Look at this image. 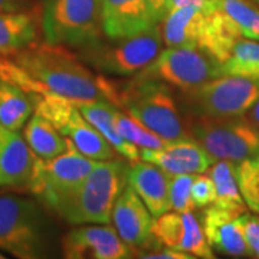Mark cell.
Listing matches in <instances>:
<instances>
[{"label": "cell", "instance_id": "1", "mask_svg": "<svg viewBox=\"0 0 259 259\" xmlns=\"http://www.w3.org/2000/svg\"><path fill=\"white\" fill-rule=\"evenodd\" d=\"M40 83L47 93H54L74 101H88L104 97L100 76L81 62L79 55L64 45L36 42L10 56Z\"/></svg>", "mask_w": 259, "mask_h": 259}, {"label": "cell", "instance_id": "2", "mask_svg": "<svg viewBox=\"0 0 259 259\" xmlns=\"http://www.w3.org/2000/svg\"><path fill=\"white\" fill-rule=\"evenodd\" d=\"M101 88L105 98L125 108L130 115L166 141L193 139L167 83L133 78L122 88H118L117 83L102 76Z\"/></svg>", "mask_w": 259, "mask_h": 259}, {"label": "cell", "instance_id": "3", "mask_svg": "<svg viewBox=\"0 0 259 259\" xmlns=\"http://www.w3.org/2000/svg\"><path fill=\"white\" fill-rule=\"evenodd\" d=\"M128 167L117 158L97 161L55 212L72 225L110 223L115 200L128 185Z\"/></svg>", "mask_w": 259, "mask_h": 259}, {"label": "cell", "instance_id": "4", "mask_svg": "<svg viewBox=\"0 0 259 259\" xmlns=\"http://www.w3.org/2000/svg\"><path fill=\"white\" fill-rule=\"evenodd\" d=\"M0 249L19 259L51 256L52 242L44 209L23 196H0Z\"/></svg>", "mask_w": 259, "mask_h": 259}, {"label": "cell", "instance_id": "5", "mask_svg": "<svg viewBox=\"0 0 259 259\" xmlns=\"http://www.w3.org/2000/svg\"><path fill=\"white\" fill-rule=\"evenodd\" d=\"M47 42L87 48L102 40V0H47L40 13Z\"/></svg>", "mask_w": 259, "mask_h": 259}, {"label": "cell", "instance_id": "6", "mask_svg": "<svg viewBox=\"0 0 259 259\" xmlns=\"http://www.w3.org/2000/svg\"><path fill=\"white\" fill-rule=\"evenodd\" d=\"M192 137L199 141L216 161L241 163L259 156V131L239 117H196L189 122Z\"/></svg>", "mask_w": 259, "mask_h": 259}, {"label": "cell", "instance_id": "7", "mask_svg": "<svg viewBox=\"0 0 259 259\" xmlns=\"http://www.w3.org/2000/svg\"><path fill=\"white\" fill-rule=\"evenodd\" d=\"M163 35L160 25L134 36L115 39L112 44L98 42L83 48L81 59L102 74L136 75L161 52Z\"/></svg>", "mask_w": 259, "mask_h": 259}, {"label": "cell", "instance_id": "8", "mask_svg": "<svg viewBox=\"0 0 259 259\" xmlns=\"http://www.w3.org/2000/svg\"><path fill=\"white\" fill-rule=\"evenodd\" d=\"M68 139L76 151L97 161L115 158V150L78 110L76 102L54 93L37 94L36 110Z\"/></svg>", "mask_w": 259, "mask_h": 259}, {"label": "cell", "instance_id": "9", "mask_svg": "<svg viewBox=\"0 0 259 259\" xmlns=\"http://www.w3.org/2000/svg\"><path fill=\"white\" fill-rule=\"evenodd\" d=\"M187 107L196 117H239L259 98V81L238 75H219L185 91Z\"/></svg>", "mask_w": 259, "mask_h": 259}, {"label": "cell", "instance_id": "10", "mask_svg": "<svg viewBox=\"0 0 259 259\" xmlns=\"http://www.w3.org/2000/svg\"><path fill=\"white\" fill-rule=\"evenodd\" d=\"M95 164L97 160L83 156L75 148L48 160L37 157L26 190L45 207L55 212Z\"/></svg>", "mask_w": 259, "mask_h": 259}, {"label": "cell", "instance_id": "11", "mask_svg": "<svg viewBox=\"0 0 259 259\" xmlns=\"http://www.w3.org/2000/svg\"><path fill=\"white\" fill-rule=\"evenodd\" d=\"M221 65L206 52L193 47H168L153 62L143 68L134 79L160 81L183 93L221 75Z\"/></svg>", "mask_w": 259, "mask_h": 259}, {"label": "cell", "instance_id": "12", "mask_svg": "<svg viewBox=\"0 0 259 259\" xmlns=\"http://www.w3.org/2000/svg\"><path fill=\"white\" fill-rule=\"evenodd\" d=\"M62 253L68 259L131 258V246L121 239L115 228L107 223L74 228L62 238Z\"/></svg>", "mask_w": 259, "mask_h": 259}, {"label": "cell", "instance_id": "13", "mask_svg": "<svg viewBox=\"0 0 259 259\" xmlns=\"http://www.w3.org/2000/svg\"><path fill=\"white\" fill-rule=\"evenodd\" d=\"M151 232L160 246L182 250L194 258H214L212 246L204 238L200 221L192 210L160 214L153 223Z\"/></svg>", "mask_w": 259, "mask_h": 259}, {"label": "cell", "instance_id": "14", "mask_svg": "<svg viewBox=\"0 0 259 259\" xmlns=\"http://www.w3.org/2000/svg\"><path fill=\"white\" fill-rule=\"evenodd\" d=\"M111 219L121 239L131 248L146 249L158 245L151 232L154 223L153 214L130 185L117 197Z\"/></svg>", "mask_w": 259, "mask_h": 259}, {"label": "cell", "instance_id": "15", "mask_svg": "<svg viewBox=\"0 0 259 259\" xmlns=\"http://www.w3.org/2000/svg\"><path fill=\"white\" fill-rule=\"evenodd\" d=\"M158 23L151 0H102V29L111 40L134 36Z\"/></svg>", "mask_w": 259, "mask_h": 259}, {"label": "cell", "instance_id": "16", "mask_svg": "<svg viewBox=\"0 0 259 259\" xmlns=\"http://www.w3.org/2000/svg\"><path fill=\"white\" fill-rule=\"evenodd\" d=\"M243 214L245 212H233L216 204L204 207L199 221L212 249L233 258L249 256L243 233Z\"/></svg>", "mask_w": 259, "mask_h": 259}, {"label": "cell", "instance_id": "17", "mask_svg": "<svg viewBox=\"0 0 259 259\" xmlns=\"http://www.w3.org/2000/svg\"><path fill=\"white\" fill-rule=\"evenodd\" d=\"M140 158L163 168L168 175L206 173L214 163L212 156L194 139L167 141L157 150H140Z\"/></svg>", "mask_w": 259, "mask_h": 259}, {"label": "cell", "instance_id": "18", "mask_svg": "<svg viewBox=\"0 0 259 259\" xmlns=\"http://www.w3.org/2000/svg\"><path fill=\"white\" fill-rule=\"evenodd\" d=\"M36 158L19 131L0 125V187L26 190Z\"/></svg>", "mask_w": 259, "mask_h": 259}, {"label": "cell", "instance_id": "19", "mask_svg": "<svg viewBox=\"0 0 259 259\" xmlns=\"http://www.w3.org/2000/svg\"><path fill=\"white\" fill-rule=\"evenodd\" d=\"M128 185L136 190L154 218L170 210V175L147 161H136L128 167Z\"/></svg>", "mask_w": 259, "mask_h": 259}, {"label": "cell", "instance_id": "20", "mask_svg": "<svg viewBox=\"0 0 259 259\" xmlns=\"http://www.w3.org/2000/svg\"><path fill=\"white\" fill-rule=\"evenodd\" d=\"M78 110L82 115L93 124L95 128L101 133L105 140L112 146V148L127 158L130 163H136L140 160V150L137 146L130 143L120 134L115 124V112L117 105L108 98L101 97L88 101H75Z\"/></svg>", "mask_w": 259, "mask_h": 259}, {"label": "cell", "instance_id": "21", "mask_svg": "<svg viewBox=\"0 0 259 259\" xmlns=\"http://www.w3.org/2000/svg\"><path fill=\"white\" fill-rule=\"evenodd\" d=\"M216 8L189 5L171 10L160 23L163 42L167 47L197 48L207 13Z\"/></svg>", "mask_w": 259, "mask_h": 259}, {"label": "cell", "instance_id": "22", "mask_svg": "<svg viewBox=\"0 0 259 259\" xmlns=\"http://www.w3.org/2000/svg\"><path fill=\"white\" fill-rule=\"evenodd\" d=\"M40 19L32 12H0V54L12 56L39 42Z\"/></svg>", "mask_w": 259, "mask_h": 259}, {"label": "cell", "instance_id": "23", "mask_svg": "<svg viewBox=\"0 0 259 259\" xmlns=\"http://www.w3.org/2000/svg\"><path fill=\"white\" fill-rule=\"evenodd\" d=\"M37 94L0 81V125L20 131L36 110Z\"/></svg>", "mask_w": 259, "mask_h": 259}, {"label": "cell", "instance_id": "24", "mask_svg": "<svg viewBox=\"0 0 259 259\" xmlns=\"http://www.w3.org/2000/svg\"><path fill=\"white\" fill-rule=\"evenodd\" d=\"M23 137L36 157L54 158L74 148L72 143L55 128L52 122L35 112L23 127Z\"/></svg>", "mask_w": 259, "mask_h": 259}, {"label": "cell", "instance_id": "25", "mask_svg": "<svg viewBox=\"0 0 259 259\" xmlns=\"http://www.w3.org/2000/svg\"><path fill=\"white\" fill-rule=\"evenodd\" d=\"M206 173L212 177L216 189V199L213 204L238 213L246 210V203L242 197L236 176V163L219 160L213 163Z\"/></svg>", "mask_w": 259, "mask_h": 259}, {"label": "cell", "instance_id": "26", "mask_svg": "<svg viewBox=\"0 0 259 259\" xmlns=\"http://www.w3.org/2000/svg\"><path fill=\"white\" fill-rule=\"evenodd\" d=\"M221 75H238L259 81V42L243 39L235 45L231 56L221 65Z\"/></svg>", "mask_w": 259, "mask_h": 259}, {"label": "cell", "instance_id": "27", "mask_svg": "<svg viewBox=\"0 0 259 259\" xmlns=\"http://www.w3.org/2000/svg\"><path fill=\"white\" fill-rule=\"evenodd\" d=\"M218 8L246 39L259 42V9L248 0H218Z\"/></svg>", "mask_w": 259, "mask_h": 259}, {"label": "cell", "instance_id": "28", "mask_svg": "<svg viewBox=\"0 0 259 259\" xmlns=\"http://www.w3.org/2000/svg\"><path fill=\"white\" fill-rule=\"evenodd\" d=\"M115 124L120 134L130 143L137 146L140 150L148 148V150H157V148L164 147L167 141L161 139L154 131L147 128L143 122H140L137 118L133 115L125 114L117 108L115 112Z\"/></svg>", "mask_w": 259, "mask_h": 259}, {"label": "cell", "instance_id": "29", "mask_svg": "<svg viewBox=\"0 0 259 259\" xmlns=\"http://www.w3.org/2000/svg\"><path fill=\"white\" fill-rule=\"evenodd\" d=\"M236 176L246 207L259 213V156L238 163Z\"/></svg>", "mask_w": 259, "mask_h": 259}, {"label": "cell", "instance_id": "30", "mask_svg": "<svg viewBox=\"0 0 259 259\" xmlns=\"http://www.w3.org/2000/svg\"><path fill=\"white\" fill-rule=\"evenodd\" d=\"M196 175H170L168 202L175 212H190L194 209L192 200V185Z\"/></svg>", "mask_w": 259, "mask_h": 259}, {"label": "cell", "instance_id": "31", "mask_svg": "<svg viewBox=\"0 0 259 259\" xmlns=\"http://www.w3.org/2000/svg\"><path fill=\"white\" fill-rule=\"evenodd\" d=\"M0 81L18 85L22 90L35 94H45V88L23 71L10 56L0 54Z\"/></svg>", "mask_w": 259, "mask_h": 259}, {"label": "cell", "instance_id": "32", "mask_svg": "<svg viewBox=\"0 0 259 259\" xmlns=\"http://www.w3.org/2000/svg\"><path fill=\"white\" fill-rule=\"evenodd\" d=\"M216 189L212 177L209 175L197 173L192 185V200L194 207H206L214 203Z\"/></svg>", "mask_w": 259, "mask_h": 259}, {"label": "cell", "instance_id": "33", "mask_svg": "<svg viewBox=\"0 0 259 259\" xmlns=\"http://www.w3.org/2000/svg\"><path fill=\"white\" fill-rule=\"evenodd\" d=\"M153 9L157 15L158 22L166 18L171 10L177 8H183L189 5H199V6H206V8H216L218 0H151Z\"/></svg>", "mask_w": 259, "mask_h": 259}, {"label": "cell", "instance_id": "34", "mask_svg": "<svg viewBox=\"0 0 259 259\" xmlns=\"http://www.w3.org/2000/svg\"><path fill=\"white\" fill-rule=\"evenodd\" d=\"M243 233L249 256L259 258V218L245 212L243 214Z\"/></svg>", "mask_w": 259, "mask_h": 259}, {"label": "cell", "instance_id": "35", "mask_svg": "<svg viewBox=\"0 0 259 259\" xmlns=\"http://www.w3.org/2000/svg\"><path fill=\"white\" fill-rule=\"evenodd\" d=\"M139 258H147V259H193V255L190 253H186L182 250L171 249V248H166L164 249L156 250V252H151L148 250L147 253L144 255H140Z\"/></svg>", "mask_w": 259, "mask_h": 259}, {"label": "cell", "instance_id": "36", "mask_svg": "<svg viewBox=\"0 0 259 259\" xmlns=\"http://www.w3.org/2000/svg\"><path fill=\"white\" fill-rule=\"evenodd\" d=\"M36 6L32 0H0V12H32Z\"/></svg>", "mask_w": 259, "mask_h": 259}, {"label": "cell", "instance_id": "37", "mask_svg": "<svg viewBox=\"0 0 259 259\" xmlns=\"http://www.w3.org/2000/svg\"><path fill=\"white\" fill-rule=\"evenodd\" d=\"M243 117H245V120L250 122L259 131V98L253 102V105L250 107L249 110L243 114Z\"/></svg>", "mask_w": 259, "mask_h": 259}, {"label": "cell", "instance_id": "38", "mask_svg": "<svg viewBox=\"0 0 259 259\" xmlns=\"http://www.w3.org/2000/svg\"><path fill=\"white\" fill-rule=\"evenodd\" d=\"M6 258V256H5V255H2V253H0V259H5Z\"/></svg>", "mask_w": 259, "mask_h": 259}, {"label": "cell", "instance_id": "39", "mask_svg": "<svg viewBox=\"0 0 259 259\" xmlns=\"http://www.w3.org/2000/svg\"><path fill=\"white\" fill-rule=\"evenodd\" d=\"M256 2H258V0H256Z\"/></svg>", "mask_w": 259, "mask_h": 259}, {"label": "cell", "instance_id": "40", "mask_svg": "<svg viewBox=\"0 0 259 259\" xmlns=\"http://www.w3.org/2000/svg\"><path fill=\"white\" fill-rule=\"evenodd\" d=\"M258 2H259V0H258Z\"/></svg>", "mask_w": 259, "mask_h": 259}]
</instances>
